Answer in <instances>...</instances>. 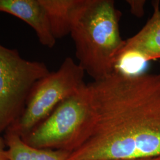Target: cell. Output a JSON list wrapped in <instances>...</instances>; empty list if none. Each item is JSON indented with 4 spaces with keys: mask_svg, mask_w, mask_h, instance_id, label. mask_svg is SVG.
I'll use <instances>...</instances> for the list:
<instances>
[{
    "mask_svg": "<svg viewBox=\"0 0 160 160\" xmlns=\"http://www.w3.org/2000/svg\"><path fill=\"white\" fill-rule=\"evenodd\" d=\"M88 114V90L86 84L65 98L39 125L23 138L36 148L71 152Z\"/></svg>",
    "mask_w": 160,
    "mask_h": 160,
    "instance_id": "5",
    "label": "cell"
},
{
    "mask_svg": "<svg viewBox=\"0 0 160 160\" xmlns=\"http://www.w3.org/2000/svg\"><path fill=\"white\" fill-rule=\"evenodd\" d=\"M0 160H8L7 148L4 147L3 141L0 138Z\"/></svg>",
    "mask_w": 160,
    "mask_h": 160,
    "instance_id": "11",
    "label": "cell"
},
{
    "mask_svg": "<svg viewBox=\"0 0 160 160\" xmlns=\"http://www.w3.org/2000/svg\"><path fill=\"white\" fill-rule=\"evenodd\" d=\"M88 114L67 160L160 156V72L115 70L87 84Z\"/></svg>",
    "mask_w": 160,
    "mask_h": 160,
    "instance_id": "1",
    "label": "cell"
},
{
    "mask_svg": "<svg viewBox=\"0 0 160 160\" xmlns=\"http://www.w3.org/2000/svg\"><path fill=\"white\" fill-rule=\"evenodd\" d=\"M56 39L70 34L72 13L80 0H40Z\"/></svg>",
    "mask_w": 160,
    "mask_h": 160,
    "instance_id": "9",
    "label": "cell"
},
{
    "mask_svg": "<svg viewBox=\"0 0 160 160\" xmlns=\"http://www.w3.org/2000/svg\"><path fill=\"white\" fill-rule=\"evenodd\" d=\"M84 74L78 63L66 58L57 71L50 72L34 84L22 113L10 128L26 137L62 100L86 84Z\"/></svg>",
    "mask_w": 160,
    "mask_h": 160,
    "instance_id": "3",
    "label": "cell"
},
{
    "mask_svg": "<svg viewBox=\"0 0 160 160\" xmlns=\"http://www.w3.org/2000/svg\"><path fill=\"white\" fill-rule=\"evenodd\" d=\"M49 72L45 63L0 44V134L19 118L34 84Z\"/></svg>",
    "mask_w": 160,
    "mask_h": 160,
    "instance_id": "4",
    "label": "cell"
},
{
    "mask_svg": "<svg viewBox=\"0 0 160 160\" xmlns=\"http://www.w3.org/2000/svg\"><path fill=\"white\" fill-rule=\"evenodd\" d=\"M151 17L137 34L125 40L120 52L116 69L128 74L142 72L145 63L160 59V5L152 2Z\"/></svg>",
    "mask_w": 160,
    "mask_h": 160,
    "instance_id": "6",
    "label": "cell"
},
{
    "mask_svg": "<svg viewBox=\"0 0 160 160\" xmlns=\"http://www.w3.org/2000/svg\"><path fill=\"white\" fill-rule=\"evenodd\" d=\"M160 160V157H153V158H140V159H132V160Z\"/></svg>",
    "mask_w": 160,
    "mask_h": 160,
    "instance_id": "12",
    "label": "cell"
},
{
    "mask_svg": "<svg viewBox=\"0 0 160 160\" xmlns=\"http://www.w3.org/2000/svg\"><path fill=\"white\" fill-rule=\"evenodd\" d=\"M7 131L6 143L8 160H67L70 154L63 150L34 148L26 143L11 128Z\"/></svg>",
    "mask_w": 160,
    "mask_h": 160,
    "instance_id": "8",
    "label": "cell"
},
{
    "mask_svg": "<svg viewBox=\"0 0 160 160\" xmlns=\"http://www.w3.org/2000/svg\"><path fill=\"white\" fill-rule=\"evenodd\" d=\"M120 17L113 0H80L75 8L70 34L77 63L94 81L116 70L125 43L120 35Z\"/></svg>",
    "mask_w": 160,
    "mask_h": 160,
    "instance_id": "2",
    "label": "cell"
},
{
    "mask_svg": "<svg viewBox=\"0 0 160 160\" xmlns=\"http://www.w3.org/2000/svg\"><path fill=\"white\" fill-rule=\"evenodd\" d=\"M0 12L12 14L29 24L42 45L49 48L55 46L57 39L40 0H0Z\"/></svg>",
    "mask_w": 160,
    "mask_h": 160,
    "instance_id": "7",
    "label": "cell"
},
{
    "mask_svg": "<svg viewBox=\"0 0 160 160\" xmlns=\"http://www.w3.org/2000/svg\"><path fill=\"white\" fill-rule=\"evenodd\" d=\"M132 13L138 17H141L144 14V7L146 1L144 0H128Z\"/></svg>",
    "mask_w": 160,
    "mask_h": 160,
    "instance_id": "10",
    "label": "cell"
}]
</instances>
